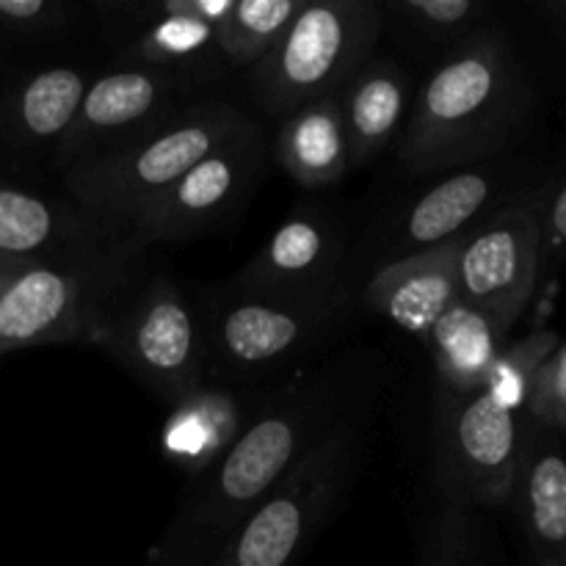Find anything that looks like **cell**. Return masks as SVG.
I'll use <instances>...</instances> for the list:
<instances>
[{
	"instance_id": "obj_23",
	"label": "cell",
	"mask_w": 566,
	"mask_h": 566,
	"mask_svg": "<svg viewBox=\"0 0 566 566\" xmlns=\"http://www.w3.org/2000/svg\"><path fill=\"white\" fill-rule=\"evenodd\" d=\"M149 11L158 17L138 33L133 42V55H138L147 66L164 70L175 77L177 72L213 75L219 70L224 55H221L216 28L210 22L169 14L160 3H155Z\"/></svg>"
},
{
	"instance_id": "obj_3",
	"label": "cell",
	"mask_w": 566,
	"mask_h": 566,
	"mask_svg": "<svg viewBox=\"0 0 566 566\" xmlns=\"http://www.w3.org/2000/svg\"><path fill=\"white\" fill-rule=\"evenodd\" d=\"M512 70L495 36L462 44L420 88L401 142L412 171H442L481 155L503 122Z\"/></svg>"
},
{
	"instance_id": "obj_2",
	"label": "cell",
	"mask_w": 566,
	"mask_h": 566,
	"mask_svg": "<svg viewBox=\"0 0 566 566\" xmlns=\"http://www.w3.org/2000/svg\"><path fill=\"white\" fill-rule=\"evenodd\" d=\"M252 119L227 103H202L175 111L136 142L72 166L64 175L75 208L114 243L133 227L153 199L191 166L224 147Z\"/></svg>"
},
{
	"instance_id": "obj_8",
	"label": "cell",
	"mask_w": 566,
	"mask_h": 566,
	"mask_svg": "<svg viewBox=\"0 0 566 566\" xmlns=\"http://www.w3.org/2000/svg\"><path fill=\"white\" fill-rule=\"evenodd\" d=\"M517 412L486 390L437 396L434 479L448 509L506 506L523 462Z\"/></svg>"
},
{
	"instance_id": "obj_25",
	"label": "cell",
	"mask_w": 566,
	"mask_h": 566,
	"mask_svg": "<svg viewBox=\"0 0 566 566\" xmlns=\"http://www.w3.org/2000/svg\"><path fill=\"white\" fill-rule=\"evenodd\" d=\"M553 348H556V337L553 335H534L528 340L517 343V346L503 348L481 390L490 392L492 398H497L512 412H520L523 407H528L531 387H534L536 374L547 363Z\"/></svg>"
},
{
	"instance_id": "obj_15",
	"label": "cell",
	"mask_w": 566,
	"mask_h": 566,
	"mask_svg": "<svg viewBox=\"0 0 566 566\" xmlns=\"http://www.w3.org/2000/svg\"><path fill=\"white\" fill-rule=\"evenodd\" d=\"M459 243L462 238L381 265L365 287L368 310L426 343L437 321L459 302Z\"/></svg>"
},
{
	"instance_id": "obj_5",
	"label": "cell",
	"mask_w": 566,
	"mask_h": 566,
	"mask_svg": "<svg viewBox=\"0 0 566 566\" xmlns=\"http://www.w3.org/2000/svg\"><path fill=\"white\" fill-rule=\"evenodd\" d=\"M125 265L0 254V354L44 343H94Z\"/></svg>"
},
{
	"instance_id": "obj_4",
	"label": "cell",
	"mask_w": 566,
	"mask_h": 566,
	"mask_svg": "<svg viewBox=\"0 0 566 566\" xmlns=\"http://www.w3.org/2000/svg\"><path fill=\"white\" fill-rule=\"evenodd\" d=\"M381 28L370 0H310L298 6L274 48L252 66L254 97L269 114H293L335 97L365 66Z\"/></svg>"
},
{
	"instance_id": "obj_11",
	"label": "cell",
	"mask_w": 566,
	"mask_h": 566,
	"mask_svg": "<svg viewBox=\"0 0 566 566\" xmlns=\"http://www.w3.org/2000/svg\"><path fill=\"white\" fill-rule=\"evenodd\" d=\"M542 265V221L514 208L459 243V298L484 313L503 335L523 315Z\"/></svg>"
},
{
	"instance_id": "obj_27",
	"label": "cell",
	"mask_w": 566,
	"mask_h": 566,
	"mask_svg": "<svg viewBox=\"0 0 566 566\" xmlns=\"http://www.w3.org/2000/svg\"><path fill=\"white\" fill-rule=\"evenodd\" d=\"M528 409L539 423L566 426V346L553 352L536 374Z\"/></svg>"
},
{
	"instance_id": "obj_20",
	"label": "cell",
	"mask_w": 566,
	"mask_h": 566,
	"mask_svg": "<svg viewBox=\"0 0 566 566\" xmlns=\"http://www.w3.org/2000/svg\"><path fill=\"white\" fill-rule=\"evenodd\" d=\"M490 199L492 180L484 171H459L437 182L403 216L396 243L398 258L457 241L459 232L490 205Z\"/></svg>"
},
{
	"instance_id": "obj_31",
	"label": "cell",
	"mask_w": 566,
	"mask_h": 566,
	"mask_svg": "<svg viewBox=\"0 0 566 566\" xmlns=\"http://www.w3.org/2000/svg\"><path fill=\"white\" fill-rule=\"evenodd\" d=\"M545 566H566V562H545Z\"/></svg>"
},
{
	"instance_id": "obj_24",
	"label": "cell",
	"mask_w": 566,
	"mask_h": 566,
	"mask_svg": "<svg viewBox=\"0 0 566 566\" xmlns=\"http://www.w3.org/2000/svg\"><path fill=\"white\" fill-rule=\"evenodd\" d=\"M304 0H232L216 22V39L224 61L254 66L271 48Z\"/></svg>"
},
{
	"instance_id": "obj_10",
	"label": "cell",
	"mask_w": 566,
	"mask_h": 566,
	"mask_svg": "<svg viewBox=\"0 0 566 566\" xmlns=\"http://www.w3.org/2000/svg\"><path fill=\"white\" fill-rule=\"evenodd\" d=\"M263 166V133L249 122L224 147L171 182L144 208L130 230L116 241V258L130 263L153 243H177L210 230L249 191Z\"/></svg>"
},
{
	"instance_id": "obj_30",
	"label": "cell",
	"mask_w": 566,
	"mask_h": 566,
	"mask_svg": "<svg viewBox=\"0 0 566 566\" xmlns=\"http://www.w3.org/2000/svg\"><path fill=\"white\" fill-rule=\"evenodd\" d=\"M566 247V186L558 191V197L553 199L551 205V213H547L545 224H542V254L551 249V252H556V249H564Z\"/></svg>"
},
{
	"instance_id": "obj_28",
	"label": "cell",
	"mask_w": 566,
	"mask_h": 566,
	"mask_svg": "<svg viewBox=\"0 0 566 566\" xmlns=\"http://www.w3.org/2000/svg\"><path fill=\"white\" fill-rule=\"evenodd\" d=\"M72 9L55 0H0V22L20 33H50L70 25Z\"/></svg>"
},
{
	"instance_id": "obj_18",
	"label": "cell",
	"mask_w": 566,
	"mask_h": 566,
	"mask_svg": "<svg viewBox=\"0 0 566 566\" xmlns=\"http://www.w3.org/2000/svg\"><path fill=\"white\" fill-rule=\"evenodd\" d=\"M243 412L235 396L205 385L171 407L164 426V451L193 479L213 468L243 431Z\"/></svg>"
},
{
	"instance_id": "obj_1",
	"label": "cell",
	"mask_w": 566,
	"mask_h": 566,
	"mask_svg": "<svg viewBox=\"0 0 566 566\" xmlns=\"http://www.w3.org/2000/svg\"><path fill=\"white\" fill-rule=\"evenodd\" d=\"M337 426L329 398L298 392L243 426L230 451L193 486L155 547L147 566H208L243 520Z\"/></svg>"
},
{
	"instance_id": "obj_19",
	"label": "cell",
	"mask_w": 566,
	"mask_h": 566,
	"mask_svg": "<svg viewBox=\"0 0 566 566\" xmlns=\"http://www.w3.org/2000/svg\"><path fill=\"white\" fill-rule=\"evenodd\" d=\"M503 337L506 335L484 313L459 298L426 337V346L434 357L440 390H481L492 365L501 357Z\"/></svg>"
},
{
	"instance_id": "obj_7",
	"label": "cell",
	"mask_w": 566,
	"mask_h": 566,
	"mask_svg": "<svg viewBox=\"0 0 566 566\" xmlns=\"http://www.w3.org/2000/svg\"><path fill=\"white\" fill-rule=\"evenodd\" d=\"M340 310V296L285 298L227 287L199 321L208 370L216 368L230 379L274 374L310 352L332 329Z\"/></svg>"
},
{
	"instance_id": "obj_14",
	"label": "cell",
	"mask_w": 566,
	"mask_h": 566,
	"mask_svg": "<svg viewBox=\"0 0 566 566\" xmlns=\"http://www.w3.org/2000/svg\"><path fill=\"white\" fill-rule=\"evenodd\" d=\"M0 254L55 263H122L114 243L75 205L11 186H0Z\"/></svg>"
},
{
	"instance_id": "obj_17",
	"label": "cell",
	"mask_w": 566,
	"mask_h": 566,
	"mask_svg": "<svg viewBox=\"0 0 566 566\" xmlns=\"http://www.w3.org/2000/svg\"><path fill=\"white\" fill-rule=\"evenodd\" d=\"M409 77L392 61L365 64L337 94L352 164L374 160L390 144L409 108Z\"/></svg>"
},
{
	"instance_id": "obj_9",
	"label": "cell",
	"mask_w": 566,
	"mask_h": 566,
	"mask_svg": "<svg viewBox=\"0 0 566 566\" xmlns=\"http://www.w3.org/2000/svg\"><path fill=\"white\" fill-rule=\"evenodd\" d=\"M94 346L171 407L202 390L208 379L199 318L169 280H153L125 307L111 310Z\"/></svg>"
},
{
	"instance_id": "obj_13",
	"label": "cell",
	"mask_w": 566,
	"mask_h": 566,
	"mask_svg": "<svg viewBox=\"0 0 566 566\" xmlns=\"http://www.w3.org/2000/svg\"><path fill=\"white\" fill-rule=\"evenodd\" d=\"M340 241L318 213L298 210L235 276L238 287L285 298H332L337 291Z\"/></svg>"
},
{
	"instance_id": "obj_26",
	"label": "cell",
	"mask_w": 566,
	"mask_h": 566,
	"mask_svg": "<svg viewBox=\"0 0 566 566\" xmlns=\"http://www.w3.org/2000/svg\"><path fill=\"white\" fill-rule=\"evenodd\" d=\"M396 11H401L418 31L448 39L464 31L473 17L481 14V3L475 0H403L396 6Z\"/></svg>"
},
{
	"instance_id": "obj_6",
	"label": "cell",
	"mask_w": 566,
	"mask_h": 566,
	"mask_svg": "<svg viewBox=\"0 0 566 566\" xmlns=\"http://www.w3.org/2000/svg\"><path fill=\"white\" fill-rule=\"evenodd\" d=\"M354 470V434L337 423L249 514L208 566H296Z\"/></svg>"
},
{
	"instance_id": "obj_29",
	"label": "cell",
	"mask_w": 566,
	"mask_h": 566,
	"mask_svg": "<svg viewBox=\"0 0 566 566\" xmlns=\"http://www.w3.org/2000/svg\"><path fill=\"white\" fill-rule=\"evenodd\" d=\"M437 531L440 534L434 536V547H431L426 566H473L468 542V512L446 509V517Z\"/></svg>"
},
{
	"instance_id": "obj_12",
	"label": "cell",
	"mask_w": 566,
	"mask_h": 566,
	"mask_svg": "<svg viewBox=\"0 0 566 566\" xmlns=\"http://www.w3.org/2000/svg\"><path fill=\"white\" fill-rule=\"evenodd\" d=\"M180 86V77L147 64L108 72L88 83L70 130L55 144V169L66 175L72 166L155 130L175 114Z\"/></svg>"
},
{
	"instance_id": "obj_16",
	"label": "cell",
	"mask_w": 566,
	"mask_h": 566,
	"mask_svg": "<svg viewBox=\"0 0 566 566\" xmlns=\"http://www.w3.org/2000/svg\"><path fill=\"white\" fill-rule=\"evenodd\" d=\"M274 155L304 188H326L340 180L352 166V149L337 94L287 114L276 133Z\"/></svg>"
},
{
	"instance_id": "obj_22",
	"label": "cell",
	"mask_w": 566,
	"mask_h": 566,
	"mask_svg": "<svg viewBox=\"0 0 566 566\" xmlns=\"http://www.w3.org/2000/svg\"><path fill=\"white\" fill-rule=\"evenodd\" d=\"M86 88V75L75 66H50L31 75L9 103L11 136L22 144H59L70 130Z\"/></svg>"
},
{
	"instance_id": "obj_21",
	"label": "cell",
	"mask_w": 566,
	"mask_h": 566,
	"mask_svg": "<svg viewBox=\"0 0 566 566\" xmlns=\"http://www.w3.org/2000/svg\"><path fill=\"white\" fill-rule=\"evenodd\" d=\"M531 542L545 562L566 556V457L551 440H534L520 462L517 490Z\"/></svg>"
}]
</instances>
